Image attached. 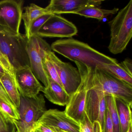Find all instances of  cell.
Segmentation results:
<instances>
[{
    "label": "cell",
    "instance_id": "cell-1",
    "mask_svg": "<svg viewBox=\"0 0 132 132\" xmlns=\"http://www.w3.org/2000/svg\"><path fill=\"white\" fill-rule=\"evenodd\" d=\"M75 62L88 86L102 91L106 96L121 100L132 106V86L100 68Z\"/></svg>",
    "mask_w": 132,
    "mask_h": 132
},
{
    "label": "cell",
    "instance_id": "cell-2",
    "mask_svg": "<svg viewBox=\"0 0 132 132\" xmlns=\"http://www.w3.org/2000/svg\"><path fill=\"white\" fill-rule=\"evenodd\" d=\"M51 47L52 50L69 60L92 68L102 64L118 63L115 59L99 52L87 44L71 38L57 40Z\"/></svg>",
    "mask_w": 132,
    "mask_h": 132
},
{
    "label": "cell",
    "instance_id": "cell-3",
    "mask_svg": "<svg viewBox=\"0 0 132 132\" xmlns=\"http://www.w3.org/2000/svg\"><path fill=\"white\" fill-rule=\"evenodd\" d=\"M25 35L16 34L0 25V51L7 59L14 70L30 67Z\"/></svg>",
    "mask_w": 132,
    "mask_h": 132
},
{
    "label": "cell",
    "instance_id": "cell-4",
    "mask_svg": "<svg viewBox=\"0 0 132 132\" xmlns=\"http://www.w3.org/2000/svg\"><path fill=\"white\" fill-rule=\"evenodd\" d=\"M109 24L110 39L108 49L113 54H120L126 49L132 37V0L118 12Z\"/></svg>",
    "mask_w": 132,
    "mask_h": 132
},
{
    "label": "cell",
    "instance_id": "cell-5",
    "mask_svg": "<svg viewBox=\"0 0 132 132\" xmlns=\"http://www.w3.org/2000/svg\"><path fill=\"white\" fill-rule=\"evenodd\" d=\"M18 109L20 119L13 121L17 132H31L34 123L47 110L44 95L39 94L33 98L21 96Z\"/></svg>",
    "mask_w": 132,
    "mask_h": 132
},
{
    "label": "cell",
    "instance_id": "cell-6",
    "mask_svg": "<svg viewBox=\"0 0 132 132\" xmlns=\"http://www.w3.org/2000/svg\"><path fill=\"white\" fill-rule=\"evenodd\" d=\"M27 49L32 72L44 87H47L49 81L44 69L42 57L45 51H52L51 46L42 38L35 35L28 40Z\"/></svg>",
    "mask_w": 132,
    "mask_h": 132
},
{
    "label": "cell",
    "instance_id": "cell-7",
    "mask_svg": "<svg viewBox=\"0 0 132 132\" xmlns=\"http://www.w3.org/2000/svg\"><path fill=\"white\" fill-rule=\"evenodd\" d=\"M48 54L57 70L63 88L70 96L77 90L81 81L78 69L69 62L62 61L52 51Z\"/></svg>",
    "mask_w": 132,
    "mask_h": 132
},
{
    "label": "cell",
    "instance_id": "cell-8",
    "mask_svg": "<svg viewBox=\"0 0 132 132\" xmlns=\"http://www.w3.org/2000/svg\"><path fill=\"white\" fill-rule=\"evenodd\" d=\"M80 74L84 78L86 86L85 112L92 122L95 121L99 122L103 129L106 109L105 101L106 95L102 91L88 86L84 76Z\"/></svg>",
    "mask_w": 132,
    "mask_h": 132
},
{
    "label": "cell",
    "instance_id": "cell-9",
    "mask_svg": "<svg viewBox=\"0 0 132 132\" xmlns=\"http://www.w3.org/2000/svg\"><path fill=\"white\" fill-rule=\"evenodd\" d=\"M75 25L58 14H53L37 34L40 37L70 38L77 35Z\"/></svg>",
    "mask_w": 132,
    "mask_h": 132
},
{
    "label": "cell",
    "instance_id": "cell-10",
    "mask_svg": "<svg viewBox=\"0 0 132 132\" xmlns=\"http://www.w3.org/2000/svg\"><path fill=\"white\" fill-rule=\"evenodd\" d=\"M23 1H0V25L20 34L23 13Z\"/></svg>",
    "mask_w": 132,
    "mask_h": 132
},
{
    "label": "cell",
    "instance_id": "cell-11",
    "mask_svg": "<svg viewBox=\"0 0 132 132\" xmlns=\"http://www.w3.org/2000/svg\"><path fill=\"white\" fill-rule=\"evenodd\" d=\"M15 79L21 96L35 98L44 90V87L40 83L29 66L15 70Z\"/></svg>",
    "mask_w": 132,
    "mask_h": 132
},
{
    "label": "cell",
    "instance_id": "cell-12",
    "mask_svg": "<svg viewBox=\"0 0 132 132\" xmlns=\"http://www.w3.org/2000/svg\"><path fill=\"white\" fill-rule=\"evenodd\" d=\"M54 130L60 129L69 132H79V124L69 117L65 111L56 109L47 110L38 120Z\"/></svg>",
    "mask_w": 132,
    "mask_h": 132
},
{
    "label": "cell",
    "instance_id": "cell-13",
    "mask_svg": "<svg viewBox=\"0 0 132 132\" xmlns=\"http://www.w3.org/2000/svg\"><path fill=\"white\" fill-rule=\"evenodd\" d=\"M103 1L52 0L45 9L53 14L72 13L89 6L98 7Z\"/></svg>",
    "mask_w": 132,
    "mask_h": 132
},
{
    "label": "cell",
    "instance_id": "cell-14",
    "mask_svg": "<svg viewBox=\"0 0 132 132\" xmlns=\"http://www.w3.org/2000/svg\"><path fill=\"white\" fill-rule=\"evenodd\" d=\"M81 77V84L77 90L70 96L65 110L69 117L78 123L83 119L85 115L86 94L85 82L84 78Z\"/></svg>",
    "mask_w": 132,
    "mask_h": 132
},
{
    "label": "cell",
    "instance_id": "cell-15",
    "mask_svg": "<svg viewBox=\"0 0 132 132\" xmlns=\"http://www.w3.org/2000/svg\"><path fill=\"white\" fill-rule=\"evenodd\" d=\"M48 79V86L44 87L42 92L45 96L55 105L62 106L66 105L69 101L70 96L61 86L50 78Z\"/></svg>",
    "mask_w": 132,
    "mask_h": 132
},
{
    "label": "cell",
    "instance_id": "cell-16",
    "mask_svg": "<svg viewBox=\"0 0 132 132\" xmlns=\"http://www.w3.org/2000/svg\"><path fill=\"white\" fill-rule=\"evenodd\" d=\"M25 12L22 14V20L24 24L25 36L28 40L30 38V28L32 23L42 16L48 14H53L47 10L36 4L31 3L29 6L24 7Z\"/></svg>",
    "mask_w": 132,
    "mask_h": 132
},
{
    "label": "cell",
    "instance_id": "cell-17",
    "mask_svg": "<svg viewBox=\"0 0 132 132\" xmlns=\"http://www.w3.org/2000/svg\"><path fill=\"white\" fill-rule=\"evenodd\" d=\"M0 82L13 104L18 109L20 104L21 95L14 78L6 72L0 79Z\"/></svg>",
    "mask_w": 132,
    "mask_h": 132
},
{
    "label": "cell",
    "instance_id": "cell-18",
    "mask_svg": "<svg viewBox=\"0 0 132 132\" xmlns=\"http://www.w3.org/2000/svg\"><path fill=\"white\" fill-rule=\"evenodd\" d=\"M117 108L119 120L120 132H127L132 124V106L121 100L116 98Z\"/></svg>",
    "mask_w": 132,
    "mask_h": 132
},
{
    "label": "cell",
    "instance_id": "cell-19",
    "mask_svg": "<svg viewBox=\"0 0 132 132\" xmlns=\"http://www.w3.org/2000/svg\"><path fill=\"white\" fill-rule=\"evenodd\" d=\"M117 8L112 10L102 9L95 6H89L75 11L72 14H78L86 18H95L101 21L112 14H116L119 11Z\"/></svg>",
    "mask_w": 132,
    "mask_h": 132
},
{
    "label": "cell",
    "instance_id": "cell-20",
    "mask_svg": "<svg viewBox=\"0 0 132 132\" xmlns=\"http://www.w3.org/2000/svg\"><path fill=\"white\" fill-rule=\"evenodd\" d=\"M96 67L106 71L120 80L132 86V75H130L126 71L120 63L116 64H102Z\"/></svg>",
    "mask_w": 132,
    "mask_h": 132
},
{
    "label": "cell",
    "instance_id": "cell-21",
    "mask_svg": "<svg viewBox=\"0 0 132 132\" xmlns=\"http://www.w3.org/2000/svg\"><path fill=\"white\" fill-rule=\"evenodd\" d=\"M106 108L110 116L113 132H120L119 120L117 108L116 98L112 96H105Z\"/></svg>",
    "mask_w": 132,
    "mask_h": 132
},
{
    "label": "cell",
    "instance_id": "cell-22",
    "mask_svg": "<svg viewBox=\"0 0 132 132\" xmlns=\"http://www.w3.org/2000/svg\"><path fill=\"white\" fill-rule=\"evenodd\" d=\"M0 112L8 123L14 124V120L20 119L18 109L13 104H10L0 98Z\"/></svg>",
    "mask_w": 132,
    "mask_h": 132
},
{
    "label": "cell",
    "instance_id": "cell-23",
    "mask_svg": "<svg viewBox=\"0 0 132 132\" xmlns=\"http://www.w3.org/2000/svg\"><path fill=\"white\" fill-rule=\"evenodd\" d=\"M51 51H45L42 57L44 69L47 76L48 78H50L63 88L57 70L48 55V52Z\"/></svg>",
    "mask_w": 132,
    "mask_h": 132
},
{
    "label": "cell",
    "instance_id": "cell-24",
    "mask_svg": "<svg viewBox=\"0 0 132 132\" xmlns=\"http://www.w3.org/2000/svg\"><path fill=\"white\" fill-rule=\"evenodd\" d=\"M79 132H102V129L99 122H92L85 112L83 119L79 122Z\"/></svg>",
    "mask_w": 132,
    "mask_h": 132
},
{
    "label": "cell",
    "instance_id": "cell-25",
    "mask_svg": "<svg viewBox=\"0 0 132 132\" xmlns=\"http://www.w3.org/2000/svg\"><path fill=\"white\" fill-rule=\"evenodd\" d=\"M53 14H48L40 17L35 20L31 24L30 28V38L31 36L37 35L42 27L45 23L51 17Z\"/></svg>",
    "mask_w": 132,
    "mask_h": 132
},
{
    "label": "cell",
    "instance_id": "cell-26",
    "mask_svg": "<svg viewBox=\"0 0 132 132\" xmlns=\"http://www.w3.org/2000/svg\"><path fill=\"white\" fill-rule=\"evenodd\" d=\"M0 64L6 72L15 79V71L7 59L0 51Z\"/></svg>",
    "mask_w": 132,
    "mask_h": 132
},
{
    "label": "cell",
    "instance_id": "cell-27",
    "mask_svg": "<svg viewBox=\"0 0 132 132\" xmlns=\"http://www.w3.org/2000/svg\"><path fill=\"white\" fill-rule=\"evenodd\" d=\"M16 128L14 124L6 122L0 112V132H16Z\"/></svg>",
    "mask_w": 132,
    "mask_h": 132
},
{
    "label": "cell",
    "instance_id": "cell-28",
    "mask_svg": "<svg viewBox=\"0 0 132 132\" xmlns=\"http://www.w3.org/2000/svg\"><path fill=\"white\" fill-rule=\"evenodd\" d=\"M102 132H113L112 124L109 113L107 109L106 111L105 122Z\"/></svg>",
    "mask_w": 132,
    "mask_h": 132
},
{
    "label": "cell",
    "instance_id": "cell-29",
    "mask_svg": "<svg viewBox=\"0 0 132 132\" xmlns=\"http://www.w3.org/2000/svg\"><path fill=\"white\" fill-rule=\"evenodd\" d=\"M32 130L34 132H55L50 127L38 121L34 123Z\"/></svg>",
    "mask_w": 132,
    "mask_h": 132
},
{
    "label": "cell",
    "instance_id": "cell-30",
    "mask_svg": "<svg viewBox=\"0 0 132 132\" xmlns=\"http://www.w3.org/2000/svg\"><path fill=\"white\" fill-rule=\"evenodd\" d=\"M120 64L130 75H132V61L131 59H126Z\"/></svg>",
    "mask_w": 132,
    "mask_h": 132
},
{
    "label": "cell",
    "instance_id": "cell-31",
    "mask_svg": "<svg viewBox=\"0 0 132 132\" xmlns=\"http://www.w3.org/2000/svg\"><path fill=\"white\" fill-rule=\"evenodd\" d=\"M0 98L7 103L14 105L7 94L5 92L1 82H0Z\"/></svg>",
    "mask_w": 132,
    "mask_h": 132
},
{
    "label": "cell",
    "instance_id": "cell-32",
    "mask_svg": "<svg viewBox=\"0 0 132 132\" xmlns=\"http://www.w3.org/2000/svg\"><path fill=\"white\" fill-rule=\"evenodd\" d=\"M6 72L0 64V79L4 75Z\"/></svg>",
    "mask_w": 132,
    "mask_h": 132
},
{
    "label": "cell",
    "instance_id": "cell-33",
    "mask_svg": "<svg viewBox=\"0 0 132 132\" xmlns=\"http://www.w3.org/2000/svg\"><path fill=\"white\" fill-rule=\"evenodd\" d=\"M54 131L55 132H69L68 131L60 129H55L54 130Z\"/></svg>",
    "mask_w": 132,
    "mask_h": 132
},
{
    "label": "cell",
    "instance_id": "cell-34",
    "mask_svg": "<svg viewBox=\"0 0 132 132\" xmlns=\"http://www.w3.org/2000/svg\"><path fill=\"white\" fill-rule=\"evenodd\" d=\"M127 132H132V124L130 125Z\"/></svg>",
    "mask_w": 132,
    "mask_h": 132
},
{
    "label": "cell",
    "instance_id": "cell-35",
    "mask_svg": "<svg viewBox=\"0 0 132 132\" xmlns=\"http://www.w3.org/2000/svg\"></svg>",
    "mask_w": 132,
    "mask_h": 132
}]
</instances>
